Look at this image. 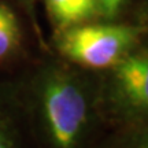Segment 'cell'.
Returning a JSON list of instances; mask_svg holds the SVG:
<instances>
[{"label": "cell", "instance_id": "3957f363", "mask_svg": "<svg viewBox=\"0 0 148 148\" xmlns=\"http://www.w3.org/2000/svg\"><path fill=\"white\" fill-rule=\"evenodd\" d=\"M140 30L126 25H73L59 36L58 48L70 62L88 69H108L137 41Z\"/></svg>", "mask_w": 148, "mask_h": 148}, {"label": "cell", "instance_id": "52a82bcc", "mask_svg": "<svg viewBox=\"0 0 148 148\" xmlns=\"http://www.w3.org/2000/svg\"><path fill=\"white\" fill-rule=\"evenodd\" d=\"M0 148H16L14 130L10 122L1 112H0Z\"/></svg>", "mask_w": 148, "mask_h": 148}, {"label": "cell", "instance_id": "8992f818", "mask_svg": "<svg viewBox=\"0 0 148 148\" xmlns=\"http://www.w3.org/2000/svg\"><path fill=\"white\" fill-rule=\"evenodd\" d=\"M136 126L119 136L108 148H148V125Z\"/></svg>", "mask_w": 148, "mask_h": 148}, {"label": "cell", "instance_id": "ba28073f", "mask_svg": "<svg viewBox=\"0 0 148 148\" xmlns=\"http://www.w3.org/2000/svg\"><path fill=\"white\" fill-rule=\"evenodd\" d=\"M126 0H97L99 4V14L104 15L106 18L111 19L121 11L122 5L125 4Z\"/></svg>", "mask_w": 148, "mask_h": 148}, {"label": "cell", "instance_id": "7a4b0ae2", "mask_svg": "<svg viewBox=\"0 0 148 148\" xmlns=\"http://www.w3.org/2000/svg\"><path fill=\"white\" fill-rule=\"evenodd\" d=\"M97 85V106L116 121L148 125V48L127 52Z\"/></svg>", "mask_w": 148, "mask_h": 148}, {"label": "cell", "instance_id": "277c9868", "mask_svg": "<svg viewBox=\"0 0 148 148\" xmlns=\"http://www.w3.org/2000/svg\"><path fill=\"white\" fill-rule=\"evenodd\" d=\"M45 4L55 23L62 29L99 14L97 0H45Z\"/></svg>", "mask_w": 148, "mask_h": 148}, {"label": "cell", "instance_id": "5b68a950", "mask_svg": "<svg viewBox=\"0 0 148 148\" xmlns=\"http://www.w3.org/2000/svg\"><path fill=\"white\" fill-rule=\"evenodd\" d=\"M21 45V27L15 12L0 3V60L10 58Z\"/></svg>", "mask_w": 148, "mask_h": 148}, {"label": "cell", "instance_id": "6da1fadb", "mask_svg": "<svg viewBox=\"0 0 148 148\" xmlns=\"http://www.w3.org/2000/svg\"><path fill=\"white\" fill-rule=\"evenodd\" d=\"M33 93L48 147H84L93 125L97 86L69 70L49 67L34 81Z\"/></svg>", "mask_w": 148, "mask_h": 148}]
</instances>
